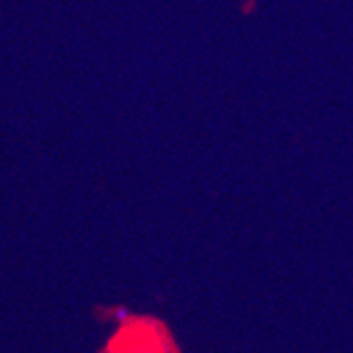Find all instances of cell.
Here are the masks:
<instances>
[{
    "label": "cell",
    "mask_w": 353,
    "mask_h": 353,
    "mask_svg": "<svg viewBox=\"0 0 353 353\" xmlns=\"http://www.w3.org/2000/svg\"><path fill=\"white\" fill-rule=\"evenodd\" d=\"M112 317H114V322H119V324H125L127 319L132 317V311L127 309V307H117V309L112 311Z\"/></svg>",
    "instance_id": "obj_1"
}]
</instances>
